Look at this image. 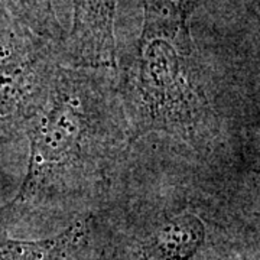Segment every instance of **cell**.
<instances>
[{"instance_id": "3", "label": "cell", "mask_w": 260, "mask_h": 260, "mask_svg": "<svg viewBox=\"0 0 260 260\" xmlns=\"http://www.w3.org/2000/svg\"><path fill=\"white\" fill-rule=\"evenodd\" d=\"M59 65L51 39L0 19V145L26 133L47 102Z\"/></svg>"}, {"instance_id": "2", "label": "cell", "mask_w": 260, "mask_h": 260, "mask_svg": "<svg viewBox=\"0 0 260 260\" xmlns=\"http://www.w3.org/2000/svg\"><path fill=\"white\" fill-rule=\"evenodd\" d=\"M178 28L150 18L139 42L116 62L117 90L132 145L149 133L194 143L201 135L205 100L188 47Z\"/></svg>"}, {"instance_id": "4", "label": "cell", "mask_w": 260, "mask_h": 260, "mask_svg": "<svg viewBox=\"0 0 260 260\" xmlns=\"http://www.w3.org/2000/svg\"><path fill=\"white\" fill-rule=\"evenodd\" d=\"M205 243L207 225L198 214L160 201L103 225L94 260H200Z\"/></svg>"}, {"instance_id": "1", "label": "cell", "mask_w": 260, "mask_h": 260, "mask_svg": "<svg viewBox=\"0 0 260 260\" xmlns=\"http://www.w3.org/2000/svg\"><path fill=\"white\" fill-rule=\"evenodd\" d=\"M26 175L0 211V229L44 210L95 200L132 148L116 68L59 65L42 110L32 120Z\"/></svg>"}, {"instance_id": "5", "label": "cell", "mask_w": 260, "mask_h": 260, "mask_svg": "<svg viewBox=\"0 0 260 260\" xmlns=\"http://www.w3.org/2000/svg\"><path fill=\"white\" fill-rule=\"evenodd\" d=\"M90 227L91 218L81 217L42 240L12 239L0 229V260H75L88 247Z\"/></svg>"}]
</instances>
